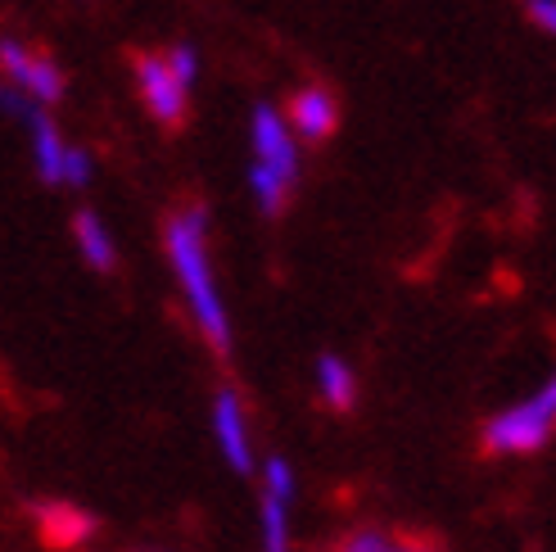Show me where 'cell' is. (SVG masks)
Listing matches in <instances>:
<instances>
[{
    "mask_svg": "<svg viewBox=\"0 0 556 552\" xmlns=\"http://www.w3.org/2000/svg\"><path fill=\"white\" fill-rule=\"evenodd\" d=\"M552 435H556V372L547 376L543 390H534L525 403H511L484 426V453L493 457L539 453Z\"/></svg>",
    "mask_w": 556,
    "mask_h": 552,
    "instance_id": "cell-3",
    "label": "cell"
},
{
    "mask_svg": "<svg viewBox=\"0 0 556 552\" xmlns=\"http://www.w3.org/2000/svg\"><path fill=\"white\" fill-rule=\"evenodd\" d=\"M37 520H41V535L54 543V548H73L91 535V516L87 512H77L68 503H46L37 507Z\"/></svg>",
    "mask_w": 556,
    "mask_h": 552,
    "instance_id": "cell-11",
    "label": "cell"
},
{
    "mask_svg": "<svg viewBox=\"0 0 556 552\" xmlns=\"http://www.w3.org/2000/svg\"><path fill=\"white\" fill-rule=\"evenodd\" d=\"M23 127H27V136H33V163H37L41 181L60 186V181H64V159H68V141L60 136V127L50 123L46 104H37L33 114L23 118Z\"/></svg>",
    "mask_w": 556,
    "mask_h": 552,
    "instance_id": "cell-8",
    "label": "cell"
},
{
    "mask_svg": "<svg viewBox=\"0 0 556 552\" xmlns=\"http://www.w3.org/2000/svg\"><path fill=\"white\" fill-rule=\"evenodd\" d=\"M91 181V154L68 146V159H64V186H87Z\"/></svg>",
    "mask_w": 556,
    "mask_h": 552,
    "instance_id": "cell-15",
    "label": "cell"
},
{
    "mask_svg": "<svg viewBox=\"0 0 556 552\" xmlns=\"http://www.w3.org/2000/svg\"><path fill=\"white\" fill-rule=\"evenodd\" d=\"M0 73H5L10 87H18L23 96H33L37 104H54V100L64 96V73H60V64H54L50 54L27 50V46L14 41V37L0 41Z\"/></svg>",
    "mask_w": 556,
    "mask_h": 552,
    "instance_id": "cell-4",
    "label": "cell"
},
{
    "mask_svg": "<svg viewBox=\"0 0 556 552\" xmlns=\"http://www.w3.org/2000/svg\"><path fill=\"white\" fill-rule=\"evenodd\" d=\"M136 87H141L146 109L163 127H181L186 123V96H190V87L173 73L168 54H141V60H136Z\"/></svg>",
    "mask_w": 556,
    "mask_h": 552,
    "instance_id": "cell-5",
    "label": "cell"
},
{
    "mask_svg": "<svg viewBox=\"0 0 556 552\" xmlns=\"http://www.w3.org/2000/svg\"><path fill=\"white\" fill-rule=\"evenodd\" d=\"M249 141H254V168H249V190H254L258 209L271 217L281 213L290 190L299 181V141L290 118H281L271 104L254 109V123H249Z\"/></svg>",
    "mask_w": 556,
    "mask_h": 552,
    "instance_id": "cell-2",
    "label": "cell"
},
{
    "mask_svg": "<svg viewBox=\"0 0 556 552\" xmlns=\"http://www.w3.org/2000/svg\"><path fill=\"white\" fill-rule=\"evenodd\" d=\"M146 552H150V548H146Z\"/></svg>",
    "mask_w": 556,
    "mask_h": 552,
    "instance_id": "cell-17",
    "label": "cell"
},
{
    "mask_svg": "<svg viewBox=\"0 0 556 552\" xmlns=\"http://www.w3.org/2000/svg\"><path fill=\"white\" fill-rule=\"evenodd\" d=\"M525 10H530V18L543 27V33H552V37H556V0H530Z\"/></svg>",
    "mask_w": 556,
    "mask_h": 552,
    "instance_id": "cell-16",
    "label": "cell"
},
{
    "mask_svg": "<svg viewBox=\"0 0 556 552\" xmlns=\"http://www.w3.org/2000/svg\"><path fill=\"white\" fill-rule=\"evenodd\" d=\"M340 552H416V548L399 543L394 535H384V530H357Z\"/></svg>",
    "mask_w": 556,
    "mask_h": 552,
    "instance_id": "cell-13",
    "label": "cell"
},
{
    "mask_svg": "<svg viewBox=\"0 0 556 552\" xmlns=\"http://www.w3.org/2000/svg\"><path fill=\"white\" fill-rule=\"evenodd\" d=\"M168 64H173V73L186 81V87H194V77H200V54H194L190 46H173L168 50Z\"/></svg>",
    "mask_w": 556,
    "mask_h": 552,
    "instance_id": "cell-14",
    "label": "cell"
},
{
    "mask_svg": "<svg viewBox=\"0 0 556 552\" xmlns=\"http://www.w3.org/2000/svg\"><path fill=\"white\" fill-rule=\"evenodd\" d=\"M73 236H77V250H81V259H87L96 272H114V263H118L114 236H109V227L100 223V217H96L91 209H81V213L73 217Z\"/></svg>",
    "mask_w": 556,
    "mask_h": 552,
    "instance_id": "cell-9",
    "label": "cell"
},
{
    "mask_svg": "<svg viewBox=\"0 0 556 552\" xmlns=\"http://www.w3.org/2000/svg\"><path fill=\"white\" fill-rule=\"evenodd\" d=\"M204 209H186V213H173L168 217V259H173V272L186 290V303L194 313V326L204 330V340L227 353L231 349V322H227V303L217 294V281H213V263H208V240H204Z\"/></svg>",
    "mask_w": 556,
    "mask_h": 552,
    "instance_id": "cell-1",
    "label": "cell"
},
{
    "mask_svg": "<svg viewBox=\"0 0 556 552\" xmlns=\"http://www.w3.org/2000/svg\"><path fill=\"white\" fill-rule=\"evenodd\" d=\"M213 435H217L222 457L231 462V472H240V476L254 472V444H249L244 407H240V394L236 390H222L213 399Z\"/></svg>",
    "mask_w": 556,
    "mask_h": 552,
    "instance_id": "cell-6",
    "label": "cell"
},
{
    "mask_svg": "<svg viewBox=\"0 0 556 552\" xmlns=\"http://www.w3.org/2000/svg\"><path fill=\"white\" fill-rule=\"evenodd\" d=\"M290 127H294V136H303L308 146L330 141V136H336V127H340V104H336V96H330L326 87H303V91H294V100H290Z\"/></svg>",
    "mask_w": 556,
    "mask_h": 552,
    "instance_id": "cell-7",
    "label": "cell"
},
{
    "mask_svg": "<svg viewBox=\"0 0 556 552\" xmlns=\"http://www.w3.org/2000/svg\"><path fill=\"white\" fill-rule=\"evenodd\" d=\"M263 552H290V499L263 489Z\"/></svg>",
    "mask_w": 556,
    "mask_h": 552,
    "instance_id": "cell-12",
    "label": "cell"
},
{
    "mask_svg": "<svg viewBox=\"0 0 556 552\" xmlns=\"http://www.w3.org/2000/svg\"><path fill=\"white\" fill-rule=\"evenodd\" d=\"M317 390L336 412H349L357 403V376H353V367L344 363L340 353H321L317 357Z\"/></svg>",
    "mask_w": 556,
    "mask_h": 552,
    "instance_id": "cell-10",
    "label": "cell"
}]
</instances>
